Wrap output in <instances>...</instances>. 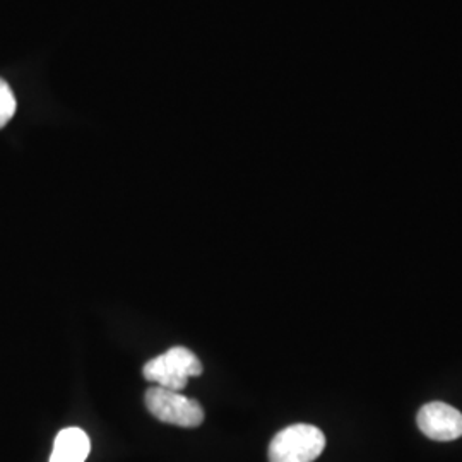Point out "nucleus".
Segmentation results:
<instances>
[{"instance_id": "nucleus-1", "label": "nucleus", "mask_w": 462, "mask_h": 462, "mask_svg": "<svg viewBox=\"0 0 462 462\" xmlns=\"http://www.w3.org/2000/svg\"><path fill=\"white\" fill-rule=\"evenodd\" d=\"M202 374V364L196 353L182 346L171 347L163 355L149 360L143 368L144 379L168 391L180 393L190 377Z\"/></svg>"}, {"instance_id": "nucleus-2", "label": "nucleus", "mask_w": 462, "mask_h": 462, "mask_svg": "<svg viewBox=\"0 0 462 462\" xmlns=\"http://www.w3.org/2000/svg\"><path fill=\"white\" fill-rule=\"evenodd\" d=\"M326 448V435L314 425L298 423L271 440L269 462H314Z\"/></svg>"}, {"instance_id": "nucleus-3", "label": "nucleus", "mask_w": 462, "mask_h": 462, "mask_svg": "<svg viewBox=\"0 0 462 462\" xmlns=\"http://www.w3.org/2000/svg\"><path fill=\"white\" fill-rule=\"evenodd\" d=\"M146 406L149 413L168 425L196 429L204 421V410L196 399L182 396L177 391H168L158 385L151 387L146 393Z\"/></svg>"}, {"instance_id": "nucleus-4", "label": "nucleus", "mask_w": 462, "mask_h": 462, "mask_svg": "<svg viewBox=\"0 0 462 462\" xmlns=\"http://www.w3.org/2000/svg\"><path fill=\"white\" fill-rule=\"evenodd\" d=\"M418 429L437 442L462 437V413L446 402H429L418 413Z\"/></svg>"}, {"instance_id": "nucleus-5", "label": "nucleus", "mask_w": 462, "mask_h": 462, "mask_svg": "<svg viewBox=\"0 0 462 462\" xmlns=\"http://www.w3.org/2000/svg\"><path fill=\"white\" fill-rule=\"evenodd\" d=\"M91 452V440L84 430L70 427L59 431L53 442L50 462H86Z\"/></svg>"}, {"instance_id": "nucleus-6", "label": "nucleus", "mask_w": 462, "mask_h": 462, "mask_svg": "<svg viewBox=\"0 0 462 462\" xmlns=\"http://www.w3.org/2000/svg\"><path fill=\"white\" fill-rule=\"evenodd\" d=\"M16 114V98L9 84L0 79V129Z\"/></svg>"}]
</instances>
